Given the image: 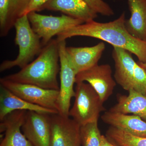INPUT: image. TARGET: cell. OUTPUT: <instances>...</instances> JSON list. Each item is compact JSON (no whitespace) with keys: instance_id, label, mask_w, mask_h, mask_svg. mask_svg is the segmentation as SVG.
Segmentation results:
<instances>
[{"instance_id":"1","label":"cell","mask_w":146,"mask_h":146,"mask_svg":"<svg viewBox=\"0 0 146 146\" xmlns=\"http://www.w3.org/2000/svg\"><path fill=\"white\" fill-rule=\"evenodd\" d=\"M125 14L108 23L93 21L78 25L60 33L57 35L58 41L75 36H85L100 39L112 46L124 49L138 58L139 62H146V41L132 36L126 27Z\"/></svg>"},{"instance_id":"24","label":"cell","mask_w":146,"mask_h":146,"mask_svg":"<svg viewBox=\"0 0 146 146\" xmlns=\"http://www.w3.org/2000/svg\"><path fill=\"white\" fill-rule=\"evenodd\" d=\"M49 0H30L28 5L24 13V15L33 11H40Z\"/></svg>"},{"instance_id":"5","label":"cell","mask_w":146,"mask_h":146,"mask_svg":"<svg viewBox=\"0 0 146 146\" xmlns=\"http://www.w3.org/2000/svg\"><path fill=\"white\" fill-rule=\"evenodd\" d=\"M27 15L32 28L41 39L43 46L46 45L55 35L85 23L65 14L60 16H47L33 11Z\"/></svg>"},{"instance_id":"18","label":"cell","mask_w":146,"mask_h":146,"mask_svg":"<svg viewBox=\"0 0 146 146\" xmlns=\"http://www.w3.org/2000/svg\"><path fill=\"white\" fill-rule=\"evenodd\" d=\"M127 96L119 95L117 102L109 111L126 114H133L146 121V96L131 89Z\"/></svg>"},{"instance_id":"25","label":"cell","mask_w":146,"mask_h":146,"mask_svg":"<svg viewBox=\"0 0 146 146\" xmlns=\"http://www.w3.org/2000/svg\"><path fill=\"white\" fill-rule=\"evenodd\" d=\"M99 146H119L110 143L107 138L104 135H102L100 143Z\"/></svg>"},{"instance_id":"8","label":"cell","mask_w":146,"mask_h":146,"mask_svg":"<svg viewBox=\"0 0 146 146\" xmlns=\"http://www.w3.org/2000/svg\"><path fill=\"white\" fill-rule=\"evenodd\" d=\"M111 66L109 64H98L78 73L76 82H86L98 93L104 102L113 94L116 82L112 78Z\"/></svg>"},{"instance_id":"12","label":"cell","mask_w":146,"mask_h":146,"mask_svg":"<svg viewBox=\"0 0 146 146\" xmlns=\"http://www.w3.org/2000/svg\"><path fill=\"white\" fill-rule=\"evenodd\" d=\"M112 56L115 62L114 78L116 82L128 91L134 89V76L136 63L131 53L124 49L113 47Z\"/></svg>"},{"instance_id":"6","label":"cell","mask_w":146,"mask_h":146,"mask_svg":"<svg viewBox=\"0 0 146 146\" xmlns=\"http://www.w3.org/2000/svg\"><path fill=\"white\" fill-rule=\"evenodd\" d=\"M0 84L30 103L58 111L59 90L43 89L32 84L18 83L3 78L0 79Z\"/></svg>"},{"instance_id":"9","label":"cell","mask_w":146,"mask_h":146,"mask_svg":"<svg viewBox=\"0 0 146 146\" xmlns=\"http://www.w3.org/2000/svg\"><path fill=\"white\" fill-rule=\"evenodd\" d=\"M51 146H80V126L70 117L49 115Z\"/></svg>"},{"instance_id":"21","label":"cell","mask_w":146,"mask_h":146,"mask_svg":"<svg viewBox=\"0 0 146 146\" xmlns=\"http://www.w3.org/2000/svg\"><path fill=\"white\" fill-rule=\"evenodd\" d=\"M102 136L98 121L80 126V140L82 146H99Z\"/></svg>"},{"instance_id":"13","label":"cell","mask_w":146,"mask_h":146,"mask_svg":"<svg viewBox=\"0 0 146 146\" xmlns=\"http://www.w3.org/2000/svg\"><path fill=\"white\" fill-rule=\"evenodd\" d=\"M104 42L91 47H67V56L71 65L77 74L98 64L105 49Z\"/></svg>"},{"instance_id":"17","label":"cell","mask_w":146,"mask_h":146,"mask_svg":"<svg viewBox=\"0 0 146 146\" xmlns=\"http://www.w3.org/2000/svg\"><path fill=\"white\" fill-rule=\"evenodd\" d=\"M30 0H0V35L5 36L22 16Z\"/></svg>"},{"instance_id":"2","label":"cell","mask_w":146,"mask_h":146,"mask_svg":"<svg viewBox=\"0 0 146 146\" xmlns=\"http://www.w3.org/2000/svg\"><path fill=\"white\" fill-rule=\"evenodd\" d=\"M59 42L52 39L38 57L18 72L3 78L18 83L32 84L43 89L59 90L57 75L60 71Z\"/></svg>"},{"instance_id":"23","label":"cell","mask_w":146,"mask_h":146,"mask_svg":"<svg viewBox=\"0 0 146 146\" xmlns=\"http://www.w3.org/2000/svg\"><path fill=\"white\" fill-rule=\"evenodd\" d=\"M89 7L98 14L103 16H112L114 11L110 6L103 0H84Z\"/></svg>"},{"instance_id":"16","label":"cell","mask_w":146,"mask_h":146,"mask_svg":"<svg viewBox=\"0 0 146 146\" xmlns=\"http://www.w3.org/2000/svg\"><path fill=\"white\" fill-rule=\"evenodd\" d=\"M104 122L137 137L146 138V121L136 115L107 111L102 115Z\"/></svg>"},{"instance_id":"20","label":"cell","mask_w":146,"mask_h":146,"mask_svg":"<svg viewBox=\"0 0 146 146\" xmlns=\"http://www.w3.org/2000/svg\"><path fill=\"white\" fill-rule=\"evenodd\" d=\"M106 137L112 143L119 146H146V138L133 136L130 133L110 126Z\"/></svg>"},{"instance_id":"19","label":"cell","mask_w":146,"mask_h":146,"mask_svg":"<svg viewBox=\"0 0 146 146\" xmlns=\"http://www.w3.org/2000/svg\"><path fill=\"white\" fill-rule=\"evenodd\" d=\"M131 16L126 27L132 36L146 41V0H127Z\"/></svg>"},{"instance_id":"15","label":"cell","mask_w":146,"mask_h":146,"mask_svg":"<svg viewBox=\"0 0 146 146\" xmlns=\"http://www.w3.org/2000/svg\"><path fill=\"white\" fill-rule=\"evenodd\" d=\"M45 9L60 11L85 23L94 20L98 15L84 0H49L43 7Z\"/></svg>"},{"instance_id":"3","label":"cell","mask_w":146,"mask_h":146,"mask_svg":"<svg viewBox=\"0 0 146 146\" xmlns=\"http://www.w3.org/2000/svg\"><path fill=\"white\" fill-rule=\"evenodd\" d=\"M16 31L15 42L19 48V53L13 60H5L0 65V72H3L15 67L22 69L31 63L42 49V41L33 31L27 15H24L14 25Z\"/></svg>"},{"instance_id":"4","label":"cell","mask_w":146,"mask_h":146,"mask_svg":"<svg viewBox=\"0 0 146 146\" xmlns=\"http://www.w3.org/2000/svg\"><path fill=\"white\" fill-rule=\"evenodd\" d=\"M75 101L69 112V117L80 126L98 121L100 114L105 110L104 102L98 93L84 82H76Z\"/></svg>"},{"instance_id":"26","label":"cell","mask_w":146,"mask_h":146,"mask_svg":"<svg viewBox=\"0 0 146 146\" xmlns=\"http://www.w3.org/2000/svg\"><path fill=\"white\" fill-rule=\"evenodd\" d=\"M138 64L141 66V67H142V68H144V69L146 71V62L145 63H143L138 61Z\"/></svg>"},{"instance_id":"10","label":"cell","mask_w":146,"mask_h":146,"mask_svg":"<svg viewBox=\"0 0 146 146\" xmlns=\"http://www.w3.org/2000/svg\"><path fill=\"white\" fill-rule=\"evenodd\" d=\"M22 131L33 146H51L49 115L27 111Z\"/></svg>"},{"instance_id":"14","label":"cell","mask_w":146,"mask_h":146,"mask_svg":"<svg viewBox=\"0 0 146 146\" xmlns=\"http://www.w3.org/2000/svg\"><path fill=\"white\" fill-rule=\"evenodd\" d=\"M16 110L34 111L48 115L58 113L56 110L30 103L0 85V121L11 112Z\"/></svg>"},{"instance_id":"22","label":"cell","mask_w":146,"mask_h":146,"mask_svg":"<svg viewBox=\"0 0 146 146\" xmlns=\"http://www.w3.org/2000/svg\"><path fill=\"white\" fill-rule=\"evenodd\" d=\"M134 90L145 95L146 71L136 62L134 76Z\"/></svg>"},{"instance_id":"11","label":"cell","mask_w":146,"mask_h":146,"mask_svg":"<svg viewBox=\"0 0 146 146\" xmlns=\"http://www.w3.org/2000/svg\"><path fill=\"white\" fill-rule=\"evenodd\" d=\"M27 111L16 110L11 112L0 123L1 133L5 132L0 146H33L21 132Z\"/></svg>"},{"instance_id":"27","label":"cell","mask_w":146,"mask_h":146,"mask_svg":"<svg viewBox=\"0 0 146 146\" xmlns=\"http://www.w3.org/2000/svg\"><path fill=\"white\" fill-rule=\"evenodd\" d=\"M145 96H146V94H145Z\"/></svg>"},{"instance_id":"7","label":"cell","mask_w":146,"mask_h":146,"mask_svg":"<svg viewBox=\"0 0 146 146\" xmlns=\"http://www.w3.org/2000/svg\"><path fill=\"white\" fill-rule=\"evenodd\" d=\"M60 86L58 101V114L69 117L71 100L75 96L74 84L77 74L68 59L65 40L59 42Z\"/></svg>"}]
</instances>
